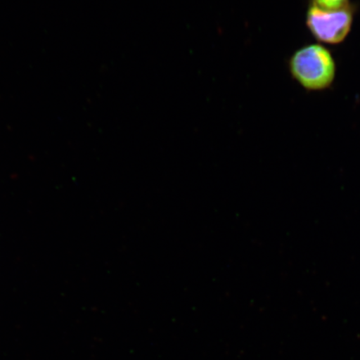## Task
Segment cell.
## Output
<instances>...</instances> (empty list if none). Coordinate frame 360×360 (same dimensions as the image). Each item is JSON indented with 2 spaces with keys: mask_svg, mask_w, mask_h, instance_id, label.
<instances>
[{
  "mask_svg": "<svg viewBox=\"0 0 360 360\" xmlns=\"http://www.w3.org/2000/svg\"><path fill=\"white\" fill-rule=\"evenodd\" d=\"M289 68L292 78L311 91L330 87L335 77L334 58L321 44L306 45L298 49L291 56Z\"/></svg>",
  "mask_w": 360,
  "mask_h": 360,
  "instance_id": "6da1fadb",
  "label": "cell"
},
{
  "mask_svg": "<svg viewBox=\"0 0 360 360\" xmlns=\"http://www.w3.org/2000/svg\"><path fill=\"white\" fill-rule=\"evenodd\" d=\"M354 7L349 3L338 10H326L310 2L306 25L318 41L330 44L342 43L352 28Z\"/></svg>",
  "mask_w": 360,
  "mask_h": 360,
  "instance_id": "7a4b0ae2",
  "label": "cell"
},
{
  "mask_svg": "<svg viewBox=\"0 0 360 360\" xmlns=\"http://www.w3.org/2000/svg\"><path fill=\"white\" fill-rule=\"evenodd\" d=\"M310 2L326 10H338L349 4V0H311Z\"/></svg>",
  "mask_w": 360,
  "mask_h": 360,
  "instance_id": "3957f363",
  "label": "cell"
}]
</instances>
